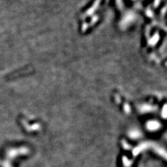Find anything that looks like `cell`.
Instances as JSON below:
<instances>
[{
    "label": "cell",
    "instance_id": "obj_1",
    "mask_svg": "<svg viewBox=\"0 0 167 167\" xmlns=\"http://www.w3.org/2000/svg\"><path fill=\"white\" fill-rule=\"evenodd\" d=\"M133 15H127V16H126V18H125V20H124V24H127L128 22H131L132 20H133Z\"/></svg>",
    "mask_w": 167,
    "mask_h": 167
},
{
    "label": "cell",
    "instance_id": "obj_2",
    "mask_svg": "<svg viewBox=\"0 0 167 167\" xmlns=\"http://www.w3.org/2000/svg\"><path fill=\"white\" fill-rule=\"evenodd\" d=\"M157 40H158V36H155L152 39H150V42L151 44H155L157 42Z\"/></svg>",
    "mask_w": 167,
    "mask_h": 167
}]
</instances>
